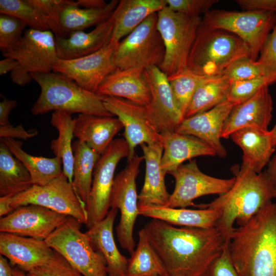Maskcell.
I'll list each match as a JSON object with an SVG mask.
<instances>
[{
	"instance_id": "obj_40",
	"label": "cell",
	"mask_w": 276,
	"mask_h": 276,
	"mask_svg": "<svg viewBox=\"0 0 276 276\" xmlns=\"http://www.w3.org/2000/svg\"><path fill=\"white\" fill-rule=\"evenodd\" d=\"M230 81L247 80L261 77L276 79V75L270 69L250 57L239 59L232 63L222 74Z\"/></svg>"
},
{
	"instance_id": "obj_31",
	"label": "cell",
	"mask_w": 276,
	"mask_h": 276,
	"mask_svg": "<svg viewBox=\"0 0 276 276\" xmlns=\"http://www.w3.org/2000/svg\"><path fill=\"white\" fill-rule=\"evenodd\" d=\"M119 2L112 0L103 8L90 9L80 7L76 1L63 0L59 8V19L65 38L73 32L96 26L108 19Z\"/></svg>"
},
{
	"instance_id": "obj_36",
	"label": "cell",
	"mask_w": 276,
	"mask_h": 276,
	"mask_svg": "<svg viewBox=\"0 0 276 276\" xmlns=\"http://www.w3.org/2000/svg\"><path fill=\"white\" fill-rule=\"evenodd\" d=\"M230 81L224 75L206 77L196 90L185 118L206 111L227 101Z\"/></svg>"
},
{
	"instance_id": "obj_27",
	"label": "cell",
	"mask_w": 276,
	"mask_h": 276,
	"mask_svg": "<svg viewBox=\"0 0 276 276\" xmlns=\"http://www.w3.org/2000/svg\"><path fill=\"white\" fill-rule=\"evenodd\" d=\"M230 137L243 151L241 165L257 173L262 172L275 151L270 131L245 127L235 131Z\"/></svg>"
},
{
	"instance_id": "obj_8",
	"label": "cell",
	"mask_w": 276,
	"mask_h": 276,
	"mask_svg": "<svg viewBox=\"0 0 276 276\" xmlns=\"http://www.w3.org/2000/svg\"><path fill=\"white\" fill-rule=\"evenodd\" d=\"M201 22L210 28L238 36L248 47L250 58L256 61L263 44L276 24V13L213 9L203 15Z\"/></svg>"
},
{
	"instance_id": "obj_43",
	"label": "cell",
	"mask_w": 276,
	"mask_h": 276,
	"mask_svg": "<svg viewBox=\"0 0 276 276\" xmlns=\"http://www.w3.org/2000/svg\"><path fill=\"white\" fill-rule=\"evenodd\" d=\"M26 25L7 14H0V49L2 52L16 43L22 37Z\"/></svg>"
},
{
	"instance_id": "obj_1",
	"label": "cell",
	"mask_w": 276,
	"mask_h": 276,
	"mask_svg": "<svg viewBox=\"0 0 276 276\" xmlns=\"http://www.w3.org/2000/svg\"><path fill=\"white\" fill-rule=\"evenodd\" d=\"M169 276H204L228 242L215 227H176L153 219L144 227Z\"/></svg>"
},
{
	"instance_id": "obj_4",
	"label": "cell",
	"mask_w": 276,
	"mask_h": 276,
	"mask_svg": "<svg viewBox=\"0 0 276 276\" xmlns=\"http://www.w3.org/2000/svg\"><path fill=\"white\" fill-rule=\"evenodd\" d=\"M30 75L41 89L31 108L32 114L39 115L54 110L71 114L113 117L105 107V96L82 88L66 76L54 71Z\"/></svg>"
},
{
	"instance_id": "obj_45",
	"label": "cell",
	"mask_w": 276,
	"mask_h": 276,
	"mask_svg": "<svg viewBox=\"0 0 276 276\" xmlns=\"http://www.w3.org/2000/svg\"><path fill=\"white\" fill-rule=\"evenodd\" d=\"M167 6L173 11L191 17H201L211 9L218 0H165Z\"/></svg>"
},
{
	"instance_id": "obj_57",
	"label": "cell",
	"mask_w": 276,
	"mask_h": 276,
	"mask_svg": "<svg viewBox=\"0 0 276 276\" xmlns=\"http://www.w3.org/2000/svg\"><path fill=\"white\" fill-rule=\"evenodd\" d=\"M13 272L14 276H28L27 274H26L22 270L18 268L13 269Z\"/></svg>"
},
{
	"instance_id": "obj_35",
	"label": "cell",
	"mask_w": 276,
	"mask_h": 276,
	"mask_svg": "<svg viewBox=\"0 0 276 276\" xmlns=\"http://www.w3.org/2000/svg\"><path fill=\"white\" fill-rule=\"evenodd\" d=\"M50 123L58 132L57 138L51 141V149L55 157L61 159L63 174L72 183L74 153L72 142L74 136V119H72L71 114L54 111L52 114Z\"/></svg>"
},
{
	"instance_id": "obj_46",
	"label": "cell",
	"mask_w": 276,
	"mask_h": 276,
	"mask_svg": "<svg viewBox=\"0 0 276 276\" xmlns=\"http://www.w3.org/2000/svg\"><path fill=\"white\" fill-rule=\"evenodd\" d=\"M228 244L211 264L204 276H240L232 261Z\"/></svg>"
},
{
	"instance_id": "obj_23",
	"label": "cell",
	"mask_w": 276,
	"mask_h": 276,
	"mask_svg": "<svg viewBox=\"0 0 276 276\" xmlns=\"http://www.w3.org/2000/svg\"><path fill=\"white\" fill-rule=\"evenodd\" d=\"M114 27L112 15L98 25L91 31L73 32L66 38L55 37L56 48L59 59L73 60L93 54L111 41Z\"/></svg>"
},
{
	"instance_id": "obj_25",
	"label": "cell",
	"mask_w": 276,
	"mask_h": 276,
	"mask_svg": "<svg viewBox=\"0 0 276 276\" xmlns=\"http://www.w3.org/2000/svg\"><path fill=\"white\" fill-rule=\"evenodd\" d=\"M160 133L163 149L161 165L166 174L174 171L187 160L200 156L216 155L208 144L193 135L170 130Z\"/></svg>"
},
{
	"instance_id": "obj_3",
	"label": "cell",
	"mask_w": 276,
	"mask_h": 276,
	"mask_svg": "<svg viewBox=\"0 0 276 276\" xmlns=\"http://www.w3.org/2000/svg\"><path fill=\"white\" fill-rule=\"evenodd\" d=\"M231 170L235 182L226 193L207 204L195 205L199 209L221 211L216 227L229 242L235 222L239 226L246 223L272 199L276 198L274 188L265 170L257 173L242 166H234Z\"/></svg>"
},
{
	"instance_id": "obj_55",
	"label": "cell",
	"mask_w": 276,
	"mask_h": 276,
	"mask_svg": "<svg viewBox=\"0 0 276 276\" xmlns=\"http://www.w3.org/2000/svg\"><path fill=\"white\" fill-rule=\"evenodd\" d=\"M0 276H14L8 259L2 255H0Z\"/></svg>"
},
{
	"instance_id": "obj_24",
	"label": "cell",
	"mask_w": 276,
	"mask_h": 276,
	"mask_svg": "<svg viewBox=\"0 0 276 276\" xmlns=\"http://www.w3.org/2000/svg\"><path fill=\"white\" fill-rule=\"evenodd\" d=\"M96 93L123 98L142 106L148 105L151 99L144 69L141 68H117L105 78Z\"/></svg>"
},
{
	"instance_id": "obj_54",
	"label": "cell",
	"mask_w": 276,
	"mask_h": 276,
	"mask_svg": "<svg viewBox=\"0 0 276 276\" xmlns=\"http://www.w3.org/2000/svg\"><path fill=\"white\" fill-rule=\"evenodd\" d=\"M265 170L270 181L276 189V154L270 159Z\"/></svg>"
},
{
	"instance_id": "obj_34",
	"label": "cell",
	"mask_w": 276,
	"mask_h": 276,
	"mask_svg": "<svg viewBox=\"0 0 276 276\" xmlns=\"http://www.w3.org/2000/svg\"><path fill=\"white\" fill-rule=\"evenodd\" d=\"M72 148L74 164L72 184L76 194L86 206L91 188L94 170L101 155L78 140L73 143Z\"/></svg>"
},
{
	"instance_id": "obj_21",
	"label": "cell",
	"mask_w": 276,
	"mask_h": 276,
	"mask_svg": "<svg viewBox=\"0 0 276 276\" xmlns=\"http://www.w3.org/2000/svg\"><path fill=\"white\" fill-rule=\"evenodd\" d=\"M54 250L45 240L1 232L0 254L13 265L28 272L40 266L52 257Z\"/></svg>"
},
{
	"instance_id": "obj_7",
	"label": "cell",
	"mask_w": 276,
	"mask_h": 276,
	"mask_svg": "<svg viewBox=\"0 0 276 276\" xmlns=\"http://www.w3.org/2000/svg\"><path fill=\"white\" fill-rule=\"evenodd\" d=\"M81 224L67 216L45 241L83 276H108L104 257L94 250L86 234L81 231Z\"/></svg>"
},
{
	"instance_id": "obj_56",
	"label": "cell",
	"mask_w": 276,
	"mask_h": 276,
	"mask_svg": "<svg viewBox=\"0 0 276 276\" xmlns=\"http://www.w3.org/2000/svg\"><path fill=\"white\" fill-rule=\"evenodd\" d=\"M270 131L271 132L273 145L275 147H276V124L273 128Z\"/></svg>"
},
{
	"instance_id": "obj_2",
	"label": "cell",
	"mask_w": 276,
	"mask_h": 276,
	"mask_svg": "<svg viewBox=\"0 0 276 276\" xmlns=\"http://www.w3.org/2000/svg\"><path fill=\"white\" fill-rule=\"evenodd\" d=\"M228 246L240 276H276V202L235 228Z\"/></svg>"
},
{
	"instance_id": "obj_16",
	"label": "cell",
	"mask_w": 276,
	"mask_h": 276,
	"mask_svg": "<svg viewBox=\"0 0 276 276\" xmlns=\"http://www.w3.org/2000/svg\"><path fill=\"white\" fill-rule=\"evenodd\" d=\"M118 44L110 42L93 54L73 60L58 59L53 71L66 76L82 88L96 93L105 78L117 68L113 56Z\"/></svg>"
},
{
	"instance_id": "obj_32",
	"label": "cell",
	"mask_w": 276,
	"mask_h": 276,
	"mask_svg": "<svg viewBox=\"0 0 276 276\" xmlns=\"http://www.w3.org/2000/svg\"><path fill=\"white\" fill-rule=\"evenodd\" d=\"M1 139L14 156L27 168L33 185H45L63 174L60 158L33 156L22 149L21 142L9 138Z\"/></svg>"
},
{
	"instance_id": "obj_10",
	"label": "cell",
	"mask_w": 276,
	"mask_h": 276,
	"mask_svg": "<svg viewBox=\"0 0 276 276\" xmlns=\"http://www.w3.org/2000/svg\"><path fill=\"white\" fill-rule=\"evenodd\" d=\"M144 157L135 155L128 165L114 177L110 206L118 209L121 215L116 227L118 241L123 249L131 255L135 250V242L133 233L139 215L138 195L136 179Z\"/></svg>"
},
{
	"instance_id": "obj_14",
	"label": "cell",
	"mask_w": 276,
	"mask_h": 276,
	"mask_svg": "<svg viewBox=\"0 0 276 276\" xmlns=\"http://www.w3.org/2000/svg\"><path fill=\"white\" fill-rule=\"evenodd\" d=\"M2 53L5 58L16 60L21 70L30 74L53 71L59 59L55 37L50 30L29 28L16 43Z\"/></svg>"
},
{
	"instance_id": "obj_5",
	"label": "cell",
	"mask_w": 276,
	"mask_h": 276,
	"mask_svg": "<svg viewBox=\"0 0 276 276\" xmlns=\"http://www.w3.org/2000/svg\"><path fill=\"white\" fill-rule=\"evenodd\" d=\"M250 57L247 45L236 35L213 29L201 21L188 59L187 67L203 76L222 75L234 62Z\"/></svg>"
},
{
	"instance_id": "obj_17",
	"label": "cell",
	"mask_w": 276,
	"mask_h": 276,
	"mask_svg": "<svg viewBox=\"0 0 276 276\" xmlns=\"http://www.w3.org/2000/svg\"><path fill=\"white\" fill-rule=\"evenodd\" d=\"M151 99L145 106L158 131H175L184 119L174 98L167 76L157 66L144 70Z\"/></svg>"
},
{
	"instance_id": "obj_6",
	"label": "cell",
	"mask_w": 276,
	"mask_h": 276,
	"mask_svg": "<svg viewBox=\"0 0 276 276\" xmlns=\"http://www.w3.org/2000/svg\"><path fill=\"white\" fill-rule=\"evenodd\" d=\"M202 17H191L166 6L157 13V29L163 39L165 53L159 66L167 77L187 67L189 54Z\"/></svg>"
},
{
	"instance_id": "obj_30",
	"label": "cell",
	"mask_w": 276,
	"mask_h": 276,
	"mask_svg": "<svg viewBox=\"0 0 276 276\" xmlns=\"http://www.w3.org/2000/svg\"><path fill=\"white\" fill-rule=\"evenodd\" d=\"M221 211L210 209L197 210L151 206L139 209V215L160 220L172 225L200 228L215 227Z\"/></svg>"
},
{
	"instance_id": "obj_52",
	"label": "cell",
	"mask_w": 276,
	"mask_h": 276,
	"mask_svg": "<svg viewBox=\"0 0 276 276\" xmlns=\"http://www.w3.org/2000/svg\"><path fill=\"white\" fill-rule=\"evenodd\" d=\"M76 2L80 7L90 9L103 8L108 3L104 0H78Z\"/></svg>"
},
{
	"instance_id": "obj_53",
	"label": "cell",
	"mask_w": 276,
	"mask_h": 276,
	"mask_svg": "<svg viewBox=\"0 0 276 276\" xmlns=\"http://www.w3.org/2000/svg\"><path fill=\"white\" fill-rule=\"evenodd\" d=\"M14 196L6 195L0 197V216H6L11 213L13 209L11 207V199Z\"/></svg>"
},
{
	"instance_id": "obj_12",
	"label": "cell",
	"mask_w": 276,
	"mask_h": 276,
	"mask_svg": "<svg viewBox=\"0 0 276 276\" xmlns=\"http://www.w3.org/2000/svg\"><path fill=\"white\" fill-rule=\"evenodd\" d=\"M28 204L43 206L72 217L82 224L87 223L86 206L78 197L72 183L63 174L45 185H33L27 191L12 198L13 210Z\"/></svg>"
},
{
	"instance_id": "obj_33",
	"label": "cell",
	"mask_w": 276,
	"mask_h": 276,
	"mask_svg": "<svg viewBox=\"0 0 276 276\" xmlns=\"http://www.w3.org/2000/svg\"><path fill=\"white\" fill-rule=\"evenodd\" d=\"M33 185L29 172L10 151L4 141L0 142V196H15Z\"/></svg>"
},
{
	"instance_id": "obj_49",
	"label": "cell",
	"mask_w": 276,
	"mask_h": 276,
	"mask_svg": "<svg viewBox=\"0 0 276 276\" xmlns=\"http://www.w3.org/2000/svg\"><path fill=\"white\" fill-rule=\"evenodd\" d=\"M236 3L243 11L276 13V0H237Z\"/></svg>"
},
{
	"instance_id": "obj_19",
	"label": "cell",
	"mask_w": 276,
	"mask_h": 276,
	"mask_svg": "<svg viewBox=\"0 0 276 276\" xmlns=\"http://www.w3.org/2000/svg\"><path fill=\"white\" fill-rule=\"evenodd\" d=\"M273 109L268 86L265 85L251 98L234 106L224 122L221 138L228 139L235 131L245 127L268 130Z\"/></svg>"
},
{
	"instance_id": "obj_22",
	"label": "cell",
	"mask_w": 276,
	"mask_h": 276,
	"mask_svg": "<svg viewBox=\"0 0 276 276\" xmlns=\"http://www.w3.org/2000/svg\"><path fill=\"white\" fill-rule=\"evenodd\" d=\"M141 147L146 168L144 185L138 195L139 209L151 206H167L170 195L165 182L166 174L162 168V144H142Z\"/></svg>"
},
{
	"instance_id": "obj_39",
	"label": "cell",
	"mask_w": 276,
	"mask_h": 276,
	"mask_svg": "<svg viewBox=\"0 0 276 276\" xmlns=\"http://www.w3.org/2000/svg\"><path fill=\"white\" fill-rule=\"evenodd\" d=\"M0 13L20 20L30 29L50 30L46 17L28 0H0Z\"/></svg>"
},
{
	"instance_id": "obj_15",
	"label": "cell",
	"mask_w": 276,
	"mask_h": 276,
	"mask_svg": "<svg viewBox=\"0 0 276 276\" xmlns=\"http://www.w3.org/2000/svg\"><path fill=\"white\" fill-rule=\"evenodd\" d=\"M104 103L124 128V139L129 147L128 161L134 156L137 146L160 143V133L151 121L145 106L113 96H105Z\"/></svg>"
},
{
	"instance_id": "obj_9",
	"label": "cell",
	"mask_w": 276,
	"mask_h": 276,
	"mask_svg": "<svg viewBox=\"0 0 276 276\" xmlns=\"http://www.w3.org/2000/svg\"><path fill=\"white\" fill-rule=\"evenodd\" d=\"M165 53L163 39L157 29V13L137 26L118 43L113 60L117 68L146 69L159 66Z\"/></svg>"
},
{
	"instance_id": "obj_50",
	"label": "cell",
	"mask_w": 276,
	"mask_h": 276,
	"mask_svg": "<svg viewBox=\"0 0 276 276\" xmlns=\"http://www.w3.org/2000/svg\"><path fill=\"white\" fill-rule=\"evenodd\" d=\"M17 105L15 100L4 99L0 103V125L10 124L8 118L11 110Z\"/></svg>"
},
{
	"instance_id": "obj_20",
	"label": "cell",
	"mask_w": 276,
	"mask_h": 276,
	"mask_svg": "<svg viewBox=\"0 0 276 276\" xmlns=\"http://www.w3.org/2000/svg\"><path fill=\"white\" fill-rule=\"evenodd\" d=\"M235 105L226 101L206 111L184 118L176 132L193 135L208 144L221 158L226 151L221 142L225 120Z\"/></svg>"
},
{
	"instance_id": "obj_48",
	"label": "cell",
	"mask_w": 276,
	"mask_h": 276,
	"mask_svg": "<svg viewBox=\"0 0 276 276\" xmlns=\"http://www.w3.org/2000/svg\"><path fill=\"white\" fill-rule=\"evenodd\" d=\"M37 133V131L35 129L28 131L25 130L21 125L17 126H14L10 124L0 125L1 139L9 138L27 140L35 136Z\"/></svg>"
},
{
	"instance_id": "obj_18",
	"label": "cell",
	"mask_w": 276,
	"mask_h": 276,
	"mask_svg": "<svg viewBox=\"0 0 276 276\" xmlns=\"http://www.w3.org/2000/svg\"><path fill=\"white\" fill-rule=\"evenodd\" d=\"M66 217L40 205H23L1 218L0 231L45 240Z\"/></svg>"
},
{
	"instance_id": "obj_42",
	"label": "cell",
	"mask_w": 276,
	"mask_h": 276,
	"mask_svg": "<svg viewBox=\"0 0 276 276\" xmlns=\"http://www.w3.org/2000/svg\"><path fill=\"white\" fill-rule=\"evenodd\" d=\"M27 274L28 276H83L55 251L48 261L30 270Z\"/></svg>"
},
{
	"instance_id": "obj_26",
	"label": "cell",
	"mask_w": 276,
	"mask_h": 276,
	"mask_svg": "<svg viewBox=\"0 0 276 276\" xmlns=\"http://www.w3.org/2000/svg\"><path fill=\"white\" fill-rule=\"evenodd\" d=\"M118 210L111 208L105 218L85 232L94 250L104 257L108 276H126L128 260L118 249L113 227Z\"/></svg>"
},
{
	"instance_id": "obj_11",
	"label": "cell",
	"mask_w": 276,
	"mask_h": 276,
	"mask_svg": "<svg viewBox=\"0 0 276 276\" xmlns=\"http://www.w3.org/2000/svg\"><path fill=\"white\" fill-rule=\"evenodd\" d=\"M128 155L126 141L118 138L112 141L97 162L86 204L87 221L85 225L88 229L104 219L109 212L116 169L119 162Z\"/></svg>"
},
{
	"instance_id": "obj_44",
	"label": "cell",
	"mask_w": 276,
	"mask_h": 276,
	"mask_svg": "<svg viewBox=\"0 0 276 276\" xmlns=\"http://www.w3.org/2000/svg\"><path fill=\"white\" fill-rule=\"evenodd\" d=\"M28 1L46 17L50 31L53 33L55 37L65 38L59 19V8L63 0Z\"/></svg>"
},
{
	"instance_id": "obj_51",
	"label": "cell",
	"mask_w": 276,
	"mask_h": 276,
	"mask_svg": "<svg viewBox=\"0 0 276 276\" xmlns=\"http://www.w3.org/2000/svg\"><path fill=\"white\" fill-rule=\"evenodd\" d=\"M21 71V67L18 62L11 58H5L0 61V75H3L9 72ZM26 73V72H25Z\"/></svg>"
},
{
	"instance_id": "obj_13",
	"label": "cell",
	"mask_w": 276,
	"mask_h": 276,
	"mask_svg": "<svg viewBox=\"0 0 276 276\" xmlns=\"http://www.w3.org/2000/svg\"><path fill=\"white\" fill-rule=\"evenodd\" d=\"M175 179V187L166 207L186 208L194 206L193 200L199 197L227 192L235 182V177L216 178L203 173L195 160L181 165L169 173Z\"/></svg>"
},
{
	"instance_id": "obj_47",
	"label": "cell",
	"mask_w": 276,
	"mask_h": 276,
	"mask_svg": "<svg viewBox=\"0 0 276 276\" xmlns=\"http://www.w3.org/2000/svg\"><path fill=\"white\" fill-rule=\"evenodd\" d=\"M257 61L276 75V24L263 44Z\"/></svg>"
},
{
	"instance_id": "obj_41",
	"label": "cell",
	"mask_w": 276,
	"mask_h": 276,
	"mask_svg": "<svg viewBox=\"0 0 276 276\" xmlns=\"http://www.w3.org/2000/svg\"><path fill=\"white\" fill-rule=\"evenodd\" d=\"M275 82L276 79L269 77L230 81L227 101L235 105L240 104L254 96L263 86Z\"/></svg>"
},
{
	"instance_id": "obj_38",
	"label": "cell",
	"mask_w": 276,
	"mask_h": 276,
	"mask_svg": "<svg viewBox=\"0 0 276 276\" xmlns=\"http://www.w3.org/2000/svg\"><path fill=\"white\" fill-rule=\"evenodd\" d=\"M206 77L188 67L178 73L168 77L174 98L184 118L196 90Z\"/></svg>"
},
{
	"instance_id": "obj_37",
	"label": "cell",
	"mask_w": 276,
	"mask_h": 276,
	"mask_svg": "<svg viewBox=\"0 0 276 276\" xmlns=\"http://www.w3.org/2000/svg\"><path fill=\"white\" fill-rule=\"evenodd\" d=\"M126 276H169L144 228L139 231L136 248L128 260Z\"/></svg>"
},
{
	"instance_id": "obj_29",
	"label": "cell",
	"mask_w": 276,
	"mask_h": 276,
	"mask_svg": "<svg viewBox=\"0 0 276 276\" xmlns=\"http://www.w3.org/2000/svg\"><path fill=\"white\" fill-rule=\"evenodd\" d=\"M167 6L165 0H121L112 13L110 42L119 43L151 15Z\"/></svg>"
},
{
	"instance_id": "obj_28",
	"label": "cell",
	"mask_w": 276,
	"mask_h": 276,
	"mask_svg": "<svg viewBox=\"0 0 276 276\" xmlns=\"http://www.w3.org/2000/svg\"><path fill=\"white\" fill-rule=\"evenodd\" d=\"M74 136L101 155L123 126L118 118L79 114L74 119Z\"/></svg>"
}]
</instances>
